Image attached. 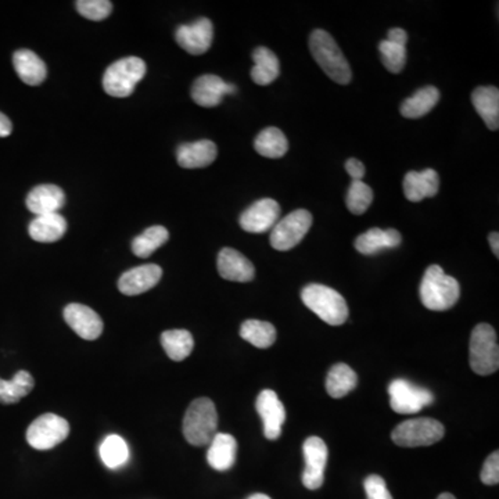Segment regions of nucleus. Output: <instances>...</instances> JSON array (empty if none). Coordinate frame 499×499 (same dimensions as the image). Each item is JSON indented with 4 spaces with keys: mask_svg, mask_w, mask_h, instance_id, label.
I'll use <instances>...</instances> for the list:
<instances>
[{
    "mask_svg": "<svg viewBox=\"0 0 499 499\" xmlns=\"http://www.w3.org/2000/svg\"><path fill=\"white\" fill-rule=\"evenodd\" d=\"M309 50L314 60L331 81L340 85L349 84L353 78L351 67L329 32L323 29L312 32L309 37Z\"/></svg>",
    "mask_w": 499,
    "mask_h": 499,
    "instance_id": "f257e3e1",
    "label": "nucleus"
},
{
    "mask_svg": "<svg viewBox=\"0 0 499 499\" xmlns=\"http://www.w3.org/2000/svg\"><path fill=\"white\" fill-rule=\"evenodd\" d=\"M421 301L430 311H446L458 303L461 287L458 281L444 272L438 266H431L421 279Z\"/></svg>",
    "mask_w": 499,
    "mask_h": 499,
    "instance_id": "f03ea898",
    "label": "nucleus"
},
{
    "mask_svg": "<svg viewBox=\"0 0 499 499\" xmlns=\"http://www.w3.org/2000/svg\"><path fill=\"white\" fill-rule=\"evenodd\" d=\"M218 429V413L211 399L201 397L194 399L184 413V438L192 446H203L211 443Z\"/></svg>",
    "mask_w": 499,
    "mask_h": 499,
    "instance_id": "7ed1b4c3",
    "label": "nucleus"
},
{
    "mask_svg": "<svg viewBox=\"0 0 499 499\" xmlns=\"http://www.w3.org/2000/svg\"><path fill=\"white\" fill-rule=\"evenodd\" d=\"M301 299L307 308L331 326H340L348 319V306L344 297L331 287L312 283L304 287Z\"/></svg>",
    "mask_w": 499,
    "mask_h": 499,
    "instance_id": "20e7f679",
    "label": "nucleus"
},
{
    "mask_svg": "<svg viewBox=\"0 0 499 499\" xmlns=\"http://www.w3.org/2000/svg\"><path fill=\"white\" fill-rule=\"evenodd\" d=\"M469 361L474 373L488 376L499 368V347L493 326L480 323L473 329L469 346Z\"/></svg>",
    "mask_w": 499,
    "mask_h": 499,
    "instance_id": "39448f33",
    "label": "nucleus"
},
{
    "mask_svg": "<svg viewBox=\"0 0 499 499\" xmlns=\"http://www.w3.org/2000/svg\"><path fill=\"white\" fill-rule=\"evenodd\" d=\"M146 62L139 57H125L112 62L103 77V87L112 97H128L146 75Z\"/></svg>",
    "mask_w": 499,
    "mask_h": 499,
    "instance_id": "423d86ee",
    "label": "nucleus"
},
{
    "mask_svg": "<svg viewBox=\"0 0 499 499\" xmlns=\"http://www.w3.org/2000/svg\"><path fill=\"white\" fill-rule=\"evenodd\" d=\"M446 429L443 423L433 418H416L399 423L391 438L399 446L415 448V446H429L443 440Z\"/></svg>",
    "mask_w": 499,
    "mask_h": 499,
    "instance_id": "0eeeda50",
    "label": "nucleus"
},
{
    "mask_svg": "<svg viewBox=\"0 0 499 499\" xmlns=\"http://www.w3.org/2000/svg\"><path fill=\"white\" fill-rule=\"evenodd\" d=\"M312 225L311 212L307 209H296L289 216L276 222L272 228L271 246L278 251H289L303 241Z\"/></svg>",
    "mask_w": 499,
    "mask_h": 499,
    "instance_id": "6e6552de",
    "label": "nucleus"
},
{
    "mask_svg": "<svg viewBox=\"0 0 499 499\" xmlns=\"http://www.w3.org/2000/svg\"><path fill=\"white\" fill-rule=\"evenodd\" d=\"M70 434L66 419L54 413H45L32 421L27 430V441L37 451H47L61 444Z\"/></svg>",
    "mask_w": 499,
    "mask_h": 499,
    "instance_id": "1a4fd4ad",
    "label": "nucleus"
},
{
    "mask_svg": "<svg viewBox=\"0 0 499 499\" xmlns=\"http://www.w3.org/2000/svg\"><path fill=\"white\" fill-rule=\"evenodd\" d=\"M391 409L401 415H413L424 406L433 404L434 396L428 389L412 384L405 379H397L389 387Z\"/></svg>",
    "mask_w": 499,
    "mask_h": 499,
    "instance_id": "9d476101",
    "label": "nucleus"
},
{
    "mask_svg": "<svg viewBox=\"0 0 499 499\" xmlns=\"http://www.w3.org/2000/svg\"><path fill=\"white\" fill-rule=\"evenodd\" d=\"M303 451L306 458L303 484L308 490H318L324 481V468L329 458L328 446L321 437H308L304 441Z\"/></svg>",
    "mask_w": 499,
    "mask_h": 499,
    "instance_id": "9b49d317",
    "label": "nucleus"
},
{
    "mask_svg": "<svg viewBox=\"0 0 499 499\" xmlns=\"http://www.w3.org/2000/svg\"><path fill=\"white\" fill-rule=\"evenodd\" d=\"M176 42L182 49L193 56H200L209 52L214 41V25L211 20L199 19L193 24L181 25L176 29Z\"/></svg>",
    "mask_w": 499,
    "mask_h": 499,
    "instance_id": "f8f14e48",
    "label": "nucleus"
},
{
    "mask_svg": "<svg viewBox=\"0 0 499 499\" xmlns=\"http://www.w3.org/2000/svg\"><path fill=\"white\" fill-rule=\"evenodd\" d=\"M281 217V206L274 199H261L250 206L241 216V226L250 233L271 231Z\"/></svg>",
    "mask_w": 499,
    "mask_h": 499,
    "instance_id": "ddd939ff",
    "label": "nucleus"
},
{
    "mask_svg": "<svg viewBox=\"0 0 499 499\" xmlns=\"http://www.w3.org/2000/svg\"><path fill=\"white\" fill-rule=\"evenodd\" d=\"M257 412L264 423V434L268 440H278L286 421V409L274 390H262L256 403Z\"/></svg>",
    "mask_w": 499,
    "mask_h": 499,
    "instance_id": "4468645a",
    "label": "nucleus"
},
{
    "mask_svg": "<svg viewBox=\"0 0 499 499\" xmlns=\"http://www.w3.org/2000/svg\"><path fill=\"white\" fill-rule=\"evenodd\" d=\"M64 319L70 328L84 340H96L103 333V321L91 307L70 304L64 309Z\"/></svg>",
    "mask_w": 499,
    "mask_h": 499,
    "instance_id": "2eb2a0df",
    "label": "nucleus"
},
{
    "mask_svg": "<svg viewBox=\"0 0 499 499\" xmlns=\"http://www.w3.org/2000/svg\"><path fill=\"white\" fill-rule=\"evenodd\" d=\"M237 87L228 84L217 75H201L192 86V99L201 107H217L221 104L225 94H236Z\"/></svg>",
    "mask_w": 499,
    "mask_h": 499,
    "instance_id": "dca6fc26",
    "label": "nucleus"
},
{
    "mask_svg": "<svg viewBox=\"0 0 499 499\" xmlns=\"http://www.w3.org/2000/svg\"><path fill=\"white\" fill-rule=\"evenodd\" d=\"M161 276V266L156 264L136 266L122 274L119 281V289L125 296H139L157 286Z\"/></svg>",
    "mask_w": 499,
    "mask_h": 499,
    "instance_id": "f3484780",
    "label": "nucleus"
},
{
    "mask_svg": "<svg viewBox=\"0 0 499 499\" xmlns=\"http://www.w3.org/2000/svg\"><path fill=\"white\" fill-rule=\"evenodd\" d=\"M217 266L219 274L226 281L247 283L256 276V269L251 261L231 247H225L219 251Z\"/></svg>",
    "mask_w": 499,
    "mask_h": 499,
    "instance_id": "a211bd4d",
    "label": "nucleus"
},
{
    "mask_svg": "<svg viewBox=\"0 0 499 499\" xmlns=\"http://www.w3.org/2000/svg\"><path fill=\"white\" fill-rule=\"evenodd\" d=\"M66 203V194L56 184H39L29 192L27 207L35 216L57 214Z\"/></svg>",
    "mask_w": 499,
    "mask_h": 499,
    "instance_id": "6ab92c4d",
    "label": "nucleus"
},
{
    "mask_svg": "<svg viewBox=\"0 0 499 499\" xmlns=\"http://www.w3.org/2000/svg\"><path fill=\"white\" fill-rule=\"evenodd\" d=\"M404 194L412 203H419L421 200L434 197L440 189V178L434 169H424L421 172L411 171L404 178Z\"/></svg>",
    "mask_w": 499,
    "mask_h": 499,
    "instance_id": "aec40b11",
    "label": "nucleus"
},
{
    "mask_svg": "<svg viewBox=\"0 0 499 499\" xmlns=\"http://www.w3.org/2000/svg\"><path fill=\"white\" fill-rule=\"evenodd\" d=\"M217 154H218L217 144L204 139L193 143L181 144L176 151V159L182 168H204L216 161Z\"/></svg>",
    "mask_w": 499,
    "mask_h": 499,
    "instance_id": "412c9836",
    "label": "nucleus"
},
{
    "mask_svg": "<svg viewBox=\"0 0 499 499\" xmlns=\"http://www.w3.org/2000/svg\"><path fill=\"white\" fill-rule=\"evenodd\" d=\"M401 241L403 237L396 229L372 228L356 237V249L364 256H373L386 249H396Z\"/></svg>",
    "mask_w": 499,
    "mask_h": 499,
    "instance_id": "4be33fe9",
    "label": "nucleus"
},
{
    "mask_svg": "<svg viewBox=\"0 0 499 499\" xmlns=\"http://www.w3.org/2000/svg\"><path fill=\"white\" fill-rule=\"evenodd\" d=\"M12 66L16 69L20 79L29 86H37L46 79V64L32 50H17L12 56Z\"/></svg>",
    "mask_w": 499,
    "mask_h": 499,
    "instance_id": "5701e85b",
    "label": "nucleus"
},
{
    "mask_svg": "<svg viewBox=\"0 0 499 499\" xmlns=\"http://www.w3.org/2000/svg\"><path fill=\"white\" fill-rule=\"evenodd\" d=\"M237 455V441L233 436L217 433L209 443L207 461L212 469L226 471L234 465Z\"/></svg>",
    "mask_w": 499,
    "mask_h": 499,
    "instance_id": "b1692460",
    "label": "nucleus"
},
{
    "mask_svg": "<svg viewBox=\"0 0 499 499\" xmlns=\"http://www.w3.org/2000/svg\"><path fill=\"white\" fill-rule=\"evenodd\" d=\"M471 103L490 131H498L499 91L495 86H480L471 94Z\"/></svg>",
    "mask_w": 499,
    "mask_h": 499,
    "instance_id": "393cba45",
    "label": "nucleus"
},
{
    "mask_svg": "<svg viewBox=\"0 0 499 499\" xmlns=\"http://www.w3.org/2000/svg\"><path fill=\"white\" fill-rule=\"evenodd\" d=\"M66 232V218L60 216L59 212L35 217L29 228V236L39 243H54L60 241Z\"/></svg>",
    "mask_w": 499,
    "mask_h": 499,
    "instance_id": "a878e982",
    "label": "nucleus"
},
{
    "mask_svg": "<svg viewBox=\"0 0 499 499\" xmlns=\"http://www.w3.org/2000/svg\"><path fill=\"white\" fill-rule=\"evenodd\" d=\"M254 67L251 78L257 85L266 86L278 78L281 74V62L276 54L268 47H257L253 53Z\"/></svg>",
    "mask_w": 499,
    "mask_h": 499,
    "instance_id": "bb28decb",
    "label": "nucleus"
},
{
    "mask_svg": "<svg viewBox=\"0 0 499 499\" xmlns=\"http://www.w3.org/2000/svg\"><path fill=\"white\" fill-rule=\"evenodd\" d=\"M440 100V92L434 86L419 89L401 104V114L405 119H418L430 112Z\"/></svg>",
    "mask_w": 499,
    "mask_h": 499,
    "instance_id": "cd10ccee",
    "label": "nucleus"
},
{
    "mask_svg": "<svg viewBox=\"0 0 499 499\" xmlns=\"http://www.w3.org/2000/svg\"><path fill=\"white\" fill-rule=\"evenodd\" d=\"M358 376L346 364H336L326 378V391L331 398H343L356 389Z\"/></svg>",
    "mask_w": 499,
    "mask_h": 499,
    "instance_id": "c85d7f7f",
    "label": "nucleus"
},
{
    "mask_svg": "<svg viewBox=\"0 0 499 499\" xmlns=\"http://www.w3.org/2000/svg\"><path fill=\"white\" fill-rule=\"evenodd\" d=\"M161 346L172 361L181 362L193 351V336L184 329L167 331L161 334Z\"/></svg>",
    "mask_w": 499,
    "mask_h": 499,
    "instance_id": "c756f323",
    "label": "nucleus"
},
{
    "mask_svg": "<svg viewBox=\"0 0 499 499\" xmlns=\"http://www.w3.org/2000/svg\"><path fill=\"white\" fill-rule=\"evenodd\" d=\"M257 153L266 159H281L289 150V142L281 129L269 127L259 132L254 142Z\"/></svg>",
    "mask_w": 499,
    "mask_h": 499,
    "instance_id": "7c9ffc66",
    "label": "nucleus"
},
{
    "mask_svg": "<svg viewBox=\"0 0 499 499\" xmlns=\"http://www.w3.org/2000/svg\"><path fill=\"white\" fill-rule=\"evenodd\" d=\"M35 380L31 373L27 371H20L14 374L12 380L0 379V403L16 404L20 399L29 396L34 390Z\"/></svg>",
    "mask_w": 499,
    "mask_h": 499,
    "instance_id": "2f4dec72",
    "label": "nucleus"
},
{
    "mask_svg": "<svg viewBox=\"0 0 499 499\" xmlns=\"http://www.w3.org/2000/svg\"><path fill=\"white\" fill-rule=\"evenodd\" d=\"M241 336L257 348H269L276 341V329L269 322L249 319L241 324Z\"/></svg>",
    "mask_w": 499,
    "mask_h": 499,
    "instance_id": "473e14b6",
    "label": "nucleus"
},
{
    "mask_svg": "<svg viewBox=\"0 0 499 499\" xmlns=\"http://www.w3.org/2000/svg\"><path fill=\"white\" fill-rule=\"evenodd\" d=\"M169 239V232L161 225H156L147 228L143 233L135 237L132 241V251L139 258H147L156 251L157 249L166 244Z\"/></svg>",
    "mask_w": 499,
    "mask_h": 499,
    "instance_id": "72a5a7b5",
    "label": "nucleus"
},
{
    "mask_svg": "<svg viewBox=\"0 0 499 499\" xmlns=\"http://www.w3.org/2000/svg\"><path fill=\"white\" fill-rule=\"evenodd\" d=\"M100 458L109 469L121 468L128 462V444L117 434L107 436L100 446Z\"/></svg>",
    "mask_w": 499,
    "mask_h": 499,
    "instance_id": "f704fd0d",
    "label": "nucleus"
},
{
    "mask_svg": "<svg viewBox=\"0 0 499 499\" xmlns=\"http://www.w3.org/2000/svg\"><path fill=\"white\" fill-rule=\"evenodd\" d=\"M373 201V192L362 181H353L347 193V209L354 216H362L368 211Z\"/></svg>",
    "mask_w": 499,
    "mask_h": 499,
    "instance_id": "c9c22d12",
    "label": "nucleus"
},
{
    "mask_svg": "<svg viewBox=\"0 0 499 499\" xmlns=\"http://www.w3.org/2000/svg\"><path fill=\"white\" fill-rule=\"evenodd\" d=\"M379 52H380L383 66L391 74H399V72L403 71L406 62V47L391 44V42L384 39L379 45Z\"/></svg>",
    "mask_w": 499,
    "mask_h": 499,
    "instance_id": "e433bc0d",
    "label": "nucleus"
},
{
    "mask_svg": "<svg viewBox=\"0 0 499 499\" xmlns=\"http://www.w3.org/2000/svg\"><path fill=\"white\" fill-rule=\"evenodd\" d=\"M75 4L79 14L92 21H103L112 12V4L109 0H78Z\"/></svg>",
    "mask_w": 499,
    "mask_h": 499,
    "instance_id": "4c0bfd02",
    "label": "nucleus"
},
{
    "mask_svg": "<svg viewBox=\"0 0 499 499\" xmlns=\"http://www.w3.org/2000/svg\"><path fill=\"white\" fill-rule=\"evenodd\" d=\"M368 499H393L390 491L387 490L386 481L378 474H371L364 481Z\"/></svg>",
    "mask_w": 499,
    "mask_h": 499,
    "instance_id": "58836bf2",
    "label": "nucleus"
},
{
    "mask_svg": "<svg viewBox=\"0 0 499 499\" xmlns=\"http://www.w3.org/2000/svg\"><path fill=\"white\" fill-rule=\"evenodd\" d=\"M481 481L487 486H495L499 483V454L498 451L491 454L484 462L480 473Z\"/></svg>",
    "mask_w": 499,
    "mask_h": 499,
    "instance_id": "ea45409f",
    "label": "nucleus"
},
{
    "mask_svg": "<svg viewBox=\"0 0 499 499\" xmlns=\"http://www.w3.org/2000/svg\"><path fill=\"white\" fill-rule=\"evenodd\" d=\"M346 171L353 181H362L365 176V166L356 159L347 160Z\"/></svg>",
    "mask_w": 499,
    "mask_h": 499,
    "instance_id": "a19ab883",
    "label": "nucleus"
},
{
    "mask_svg": "<svg viewBox=\"0 0 499 499\" xmlns=\"http://www.w3.org/2000/svg\"><path fill=\"white\" fill-rule=\"evenodd\" d=\"M386 41L405 47L406 42H408V34L403 29H391L387 34Z\"/></svg>",
    "mask_w": 499,
    "mask_h": 499,
    "instance_id": "79ce46f5",
    "label": "nucleus"
},
{
    "mask_svg": "<svg viewBox=\"0 0 499 499\" xmlns=\"http://www.w3.org/2000/svg\"><path fill=\"white\" fill-rule=\"evenodd\" d=\"M12 124L4 112H0V137H6L12 135Z\"/></svg>",
    "mask_w": 499,
    "mask_h": 499,
    "instance_id": "37998d69",
    "label": "nucleus"
},
{
    "mask_svg": "<svg viewBox=\"0 0 499 499\" xmlns=\"http://www.w3.org/2000/svg\"><path fill=\"white\" fill-rule=\"evenodd\" d=\"M488 241H490L491 250L495 257H499V234L498 232H493L488 237Z\"/></svg>",
    "mask_w": 499,
    "mask_h": 499,
    "instance_id": "c03bdc74",
    "label": "nucleus"
},
{
    "mask_svg": "<svg viewBox=\"0 0 499 499\" xmlns=\"http://www.w3.org/2000/svg\"><path fill=\"white\" fill-rule=\"evenodd\" d=\"M247 499H271L266 494H253V495H250Z\"/></svg>",
    "mask_w": 499,
    "mask_h": 499,
    "instance_id": "a18cd8bd",
    "label": "nucleus"
},
{
    "mask_svg": "<svg viewBox=\"0 0 499 499\" xmlns=\"http://www.w3.org/2000/svg\"><path fill=\"white\" fill-rule=\"evenodd\" d=\"M437 499H456V498L455 496L453 495V494L444 493L441 494V495H438V498Z\"/></svg>",
    "mask_w": 499,
    "mask_h": 499,
    "instance_id": "49530a36",
    "label": "nucleus"
}]
</instances>
